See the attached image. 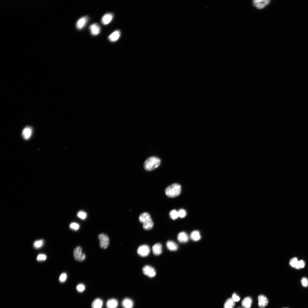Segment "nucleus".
Returning a JSON list of instances; mask_svg holds the SVG:
<instances>
[{"mask_svg": "<svg viewBox=\"0 0 308 308\" xmlns=\"http://www.w3.org/2000/svg\"><path fill=\"white\" fill-rule=\"evenodd\" d=\"M305 263L304 261L302 260L298 261L295 268L300 269L303 268L305 266Z\"/></svg>", "mask_w": 308, "mask_h": 308, "instance_id": "a878e982", "label": "nucleus"}, {"mask_svg": "<svg viewBox=\"0 0 308 308\" xmlns=\"http://www.w3.org/2000/svg\"><path fill=\"white\" fill-rule=\"evenodd\" d=\"M235 305V302L231 298L228 299L224 305V308H234Z\"/></svg>", "mask_w": 308, "mask_h": 308, "instance_id": "5701e85b", "label": "nucleus"}, {"mask_svg": "<svg viewBox=\"0 0 308 308\" xmlns=\"http://www.w3.org/2000/svg\"><path fill=\"white\" fill-rule=\"evenodd\" d=\"M166 246L168 250L171 251H175L178 249L177 245L175 242L169 240L166 243Z\"/></svg>", "mask_w": 308, "mask_h": 308, "instance_id": "412c9836", "label": "nucleus"}, {"mask_svg": "<svg viewBox=\"0 0 308 308\" xmlns=\"http://www.w3.org/2000/svg\"><path fill=\"white\" fill-rule=\"evenodd\" d=\"M270 1L269 0H254L253 1L252 3L254 6L257 9H261L268 5Z\"/></svg>", "mask_w": 308, "mask_h": 308, "instance_id": "6e6552de", "label": "nucleus"}, {"mask_svg": "<svg viewBox=\"0 0 308 308\" xmlns=\"http://www.w3.org/2000/svg\"><path fill=\"white\" fill-rule=\"evenodd\" d=\"M69 226L71 229L74 230H77L79 229L80 225L78 223L73 222L70 224Z\"/></svg>", "mask_w": 308, "mask_h": 308, "instance_id": "cd10ccee", "label": "nucleus"}, {"mask_svg": "<svg viewBox=\"0 0 308 308\" xmlns=\"http://www.w3.org/2000/svg\"><path fill=\"white\" fill-rule=\"evenodd\" d=\"M85 287L84 285L82 283L78 284L76 287V289L78 291L82 292L84 291Z\"/></svg>", "mask_w": 308, "mask_h": 308, "instance_id": "c756f323", "label": "nucleus"}, {"mask_svg": "<svg viewBox=\"0 0 308 308\" xmlns=\"http://www.w3.org/2000/svg\"><path fill=\"white\" fill-rule=\"evenodd\" d=\"M142 271L145 275L150 277H155L156 274L155 269L152 266L149 265L144 266L142 269Z\"/></svg>", "mask_w": 308, "mask_h": 308, "instance_id": "0eeeda50", "label": "nucleus"}, {"mask_svg": "<svg viewBox=\"0 0 308 308\" xmlns=\"http://www.w3.org/2000/svg\"><path fill=\"white\" fill-rule=\"evenodd\" d=\"M121 32L119 30H116L113 32L108 37V39L111 42L117 41L120 38Z\"/></svg>", "mask_w": 308, "mask_h": 308, "instance_id": "4468645a", "label": "nucleus"}, {"mask_svg": "<svg viewBox=\"0 0 308 308\" xmlns=\"http://www.w3.org/2000/svg\"><path fill=\"white\" fill-rule=\"evenodd\" d=\"M122 305L123 308H132L133 303L131 299L128 298H125L122 301Z\"/></svg>", "mask_w": 308, "mask_h": 308, "instance_id": "a211bd4d", "label": "nucleus"}, {"mask_svg": "<svg viewBox=\"0 0 308 308\" xmlns=\"http://www.w3.org/2000/svg\"><path fill=\"white\" fill-rule=\"evenodd\" d=\"M150 252V248L146 245H143L139 246L137 250V254L142 257H145L148 256Z\"/></svg>", "mask_w": 308, "mask_h": 308, "instance_id": "423d86ee", "label": "nucleus"}, {"mask_svg": "<svg viewBox=\"0 0 308 308\" xmlns=\"http://www.w3.org/2000/svg\"><path fill=\"white\" fill-rule=\"evenodd\" d=\"M177 238L179 241L181 243H185L187 242L189 240V237L187 234L184 232L179 233Z\"/></svg>", "mask_w": 308, "mask_h": 308, "instance_id": "dca6fc26", "label": "nucleus"}, {"mask_svg": "<svg viewBox=\"0 0 308 308\" xmlns=\"http://www.w3.org/2000/svg\"><path fill=\"white\" fill-rule=\"evenodd\" d=\"M287 308V307H284V308Z\"/></svg>", "mask_w": 308, "mask_h": 308, "instance_id": "c9c22d12", "label": "nucleus"}, {"mask_svg": "<svg viewBox=\"0 0 308 308\" xmlns=\"http://www.w3.org/2000/svg\"><path fill=\"white\" fill-rule=\"evenodd\" d=\"M98 238L100 240L99 245L102 248L106 249L108 247L110 240L108 236L104 234H100L98 235Z\"/></svg>", "mask_w": 308, "mask_h": 308, "instance_id": "20e7f679", "label": "nucleus"}, {"mask_svg": "<svg viewBox=\"0 0 308 308\" xmlns=\"http://www.w3.org/2000/svg\"><path fill=\"white\" fill-rule=\"evenodd\" d=\"M252 299L250 297L244 298L241 303L242 306L245 308H250L252 303Z\"/></svg>", "mask_w": 308, "mask_h": 308, "instance_id": "6ab92c4d", "label": "nucleus"}, {"mask_svg": "<svg viewBox=\"0 0 308 308\" xmlns=\"http://www.w3.org/2000/svg\"><path fill=\"white\" fill-rule=\"evenodd\" d=\"M232 298L234 302L238 301L240 300V297L237 295L235 293H234L233 294Z\"/></svg>", "mask_w": 308, "mask_h": 308, "instance_id": "f704fd0d", "label": "nucleus"}, {"mask_svg": "<svg viewBox=\"0 0 308 308\" xmlns=\"http://www.w3.org/2000/svg\"><path fill=\"white\" fill-rule=\"evenodd\" d=\"M118 301L115 299H111L108 300L106 303L107 308H117L118 306Z\"/></svg>", "mask_w": 308, "mask_h": 308, "instance_id": "f3484780", "label": "nucleus"}, {"mask_svg": "<svg viewBox=\"0 0 308 308\" xmlns=\"http://www.w3.org/2000/svg\"><path fill=\"white\" fill-rule=\"evenodd\" d=\"M190 237L192 240L194 241H198L201 238L200 233L197 230L193 231L190 234Z\"/></svg>", "mask_w": 308, "mask_h": 308, "instance_id": "4be33fe9", "label": "nucleus"}, {"mask_svg": "<svg viewBox=\"0 0 308 308\" xmlns=\"http://www.w3.org/2000/svg\"><path fill=\"white\" fill-rule=\"evenodd\" d=\"M103 305V301L100 298H97L95 299L92 304V308H102Z\"/></svg>", "mask_w": 308, "mask_h": 308, "instance_id": "aec40b11", "label": "nucleus"}, {"mask_svg": "<svg viewBox=\"0 0 308 308\" xmlns=\"http://www.w3.org/2000/svg\"><path fill=\"white\" fill-rule=\"evenodd\" d=\"M153 252L154 255L158 256L160 255L162 251V246L159 243L155 244L152 248Z\"/></svg>", "mask_w": 308, "mask_h": 308, "instance_id": "2eb2a0df", "label": "nucleus"}, {"mask_svg": "<svg viewBox=\"0 0 308 308\" xmlns=\"http://www.w3.org/2000/svg\"><path fill=\"white\" fill-rule=\"evenodd\" d=\"M46 258V256L44 254H39L37 256V259L38 261L45 260Z\"/></svg>", "mask_w": 308, "mask_h": 308, "instance_id": "473e14b6", "label": "nucleus"}, {"mask_svg": "<svg viewBox=\"0 0 308 308\" xmlns=\"http://www.w3.org/2000/svg\"><path fill=\"white\" fill-rule=\"evenodd\" d=\"M161 160L159 158L152 156L148 158L145 161L144 167L147 171H151L157 168L161 163Z\"/></svg>", "mask_w": 308, "mask_h": 308, "instance_id": "f257e3e1", "label": "nucleus"}, {"mask_svg": "<svg viewBox=\"0 0 308 308\" xmlns=\"http://www.w3.org/2000/svg\"><path fill=\"white\" fill-rule=\"evenodd\" d=\"M91 35L96 36L100 33V27L97 23H94L90 25L89 27Z\"/></svg>", "mask_w": 308, "mask_h": 308, "instance_id": "f8f14e48", "label": "nucleus"}, {"mask_svg": "<svg viewBox=\"0 0 308 308\" xmlns=\"http://www.w3.org/2000/svg\"><path fill=\"white\" fill-rule=\"evenodd\" d=\"M139 220L143 224V227L144 229L149 230L153 228V223L150 215L148 213L143 212L139 216Z\"/></svg>", "mask_w": 308, "mask_h": 308, "instance_id": "f03ea898", "label": "nucleus"}, {"mask_svg": "<svg viewBox=\"0 0 308 308\" xmlns=\"http://www.w3.org/2000/svg\"><path fill=\"white\" fill-rule=\"evenodd\" d=\"M77 216L81 219H84L86 217L87 214L84 211L81 210L78 213Z\"/></svg>", "mask_w": 308, "mask_h": 308, "instance_id": "c85d7f7f", "label": "nucleus"}, {"mask_svg": "<svg viewBox=\"0 0 308 308\" xmlns=\"http://www.w3.org/2000/svg\"><path fill=\"white\" fill-rule=\"evenodd\" d=\"M258 306L260 308H264L268 305V300L267 298L264 295L261 294L258 297Z\"/></svg>", "mask_w": 308, "mask_h": 308, "instance_id": "1a4fd4ad", "label": "nucleus"}, {"mask_svg": "<svg viewBox=\"0 0 308 308\" xmlns=\"http://www.w3.org/2000/svg\"><path fill=\"white\" fill-rule=\"evenodd\" d=\"M44 240L42 239L35 241L34 244L33 246L35 248L38 249L41 248L43 245Z\"/></svg>", "mask_w": 308, "mask_h": 308, "instance_id": "393cba45", "label": "nucleus"}, {"mask_svg": "<svg viewBox=\"0 0 308 308\" xmlns=\"http://www.w3.org/2000/svg\"><path fill=\"white\" fill-rule=\"evenodd\" d=\"M33 132L32 128L29 126L25 127L23 130L22 135L23 138L25 140L29 139L31 137Z\"/></svg>", "mask_w": 308, "mask_h": 308, "instance_id": "9d476101", "label": "nucleus"}, {"mask_svg": "<svg viewBox=\"0 0 308 308\" xmlns=\"http://www.w3.org/2000/svg\"><path fill=\"white\" fill-rule=\"evenodd\" d=\"M73 257L76 260L82 262L86 258L85 254L82 252V248L79 246L76 247L73 250Z\"/></svg>", "mask_w": 308, "mask_h": 308, "instance_id": "39448f33", "label": "nucleus"}, {"mask_svg": "<svg viewBox=\"0 0 308 308\" xmlns=\"http://www.w3.org/2000/svg\"><path fill=\"white\" fill-rule=\"evenodd\" d=\"M181 191V186L177 183H174L169 185L165 190L166 195L171 198L179 196L180 194Z\"/></svg>", "mask_w": 308, "mask_h": 308, "instance_id": "7ed1b4c3", "label": "nucleus"}, {"mask_svg": "<svg viewBox=\"0 0 308 308\" xmlns=\"http://www.w3.org/2000/svg\"><path fill=\"white\" fill-rule=\"evenodd\" d=\"M88 19L87 16H83L79 19L77 21L76 27L78 30H81L86 25Z\"/></svg>", "mask_w": 308, "mask_h": 308, "instance_id": "9b49d317", "label": "nucleus"}, {"mask_svg": "<svg viewBox=\"0 0 308 308\" xmlns=\"http://www.w3.org/2000/svg\"><path fill=\"white\" fill-rule=\"evenodd\" d=\"M67 278V275L66 273H62L59 276V281L61 283H63L66 281Z\"/></svg>", "mask_w": 308, "mask_h": 308, "instance_id": "2f4dec72", "label": "nucleus"}, {"mask_svg": "<svg viewBox=\"0 0 308 308\" xmlns=\"http://www.w3.org/2000/svg\"><path fill=\"white\" fill-rule=\"evenodd\" d=\"M113 16V14L111 13H107L105 14L102 18V23L104 25L108 24L112 21Z\"/></svg>", "mask_w": 308, "mask_h": 308, "instance_id": "ddd939ff", "label": "nucleus"}, {"mask_svg": "<svg viewBox=\"0 0 308 308\" xmlns=\"http://www.w3.org/2000/svg\"><path fill=\"white\" fill-rule=\"evenodd\" d=\"M301 282L302 285L304 287H307L308 286V279L305 277H303L301 280Z\"/></svg>", "mask_w": 308, "mask_h": 308, "instance_id": "72a5a7b5", "label": "nucleus"}, {"mask_svg": "<svg viewBox=\"0 0 308 308\" xmlns=\"http://www.w3.org/2000/svg\"><path fill=\"white\" fill-rule=\"evenodd\" d=\"M179 217L183 218L186 216L187 215V212L185 210L183 209H181L178 211Z\"/></svg>", "mask_w": 308, "mask_h": 308, "instance_id": "7c9ffc66", "label": "nucleus"}, {"mask_svg": "<svg viewBox=\"0 0 308 308\" xmlns=\"http://www.w3.org/2000/svg\"><path fill=\"white\" fill-rule=\"evenodd\" d=\"M298 261L297 258H293L290 260L289 264L291 267L295 268Z\"/></svg>", "mask_w": 308, "mask_h": 308, "instance_id": "bb28decb", "label": "nucleus"}, {"mask_svg": "<svg viewBox=\"0 0 308 308\" xmlns=\"http://www.w3.org/2000/svg\"><path fill=\"white\" fill-rule=\"evenodd\" d=\"M169 215L170 217L174 220L176 219L179 217L178 211L175 210H171L169 212Z\"/></svg>", "mask_w": 308, "mask_h": 308, "instance_id": "b1692460", "label": "nucleus"}]
</instances>
